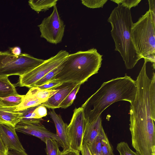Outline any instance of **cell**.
I'll return each instance as SVG.
<instances>
[{"label": "cell", "instance_id": "cell-1", "mask_svg": "<svg viewBox=\"0 0 155 155\" xmlns=\"http://www.w3.org/2000/svg\"><path fill=\"white\" fill-rule=\"evenodd\" d=\"M136 90L135 81L126 74L124 77L104 82L81 106L85 118L87 122L93 120L117 101H124L131 104L135 99Z\"/></svg>", "mask_w": 155, "mask_h": 155}, {"label": "cell", "instance_id": "cell-2", "mask_svg": "<svg viewBox=\"0 0 155 155\" xmlns=\"http://www.w3.org/2000/svg\"><path fill=\"white\" fill-rule=\"evenodd\" d=\"M111 25V34L115 49L120 53L127 69L133 68L142 57L134 44L131 30L133 22L131 11L118 5L112 11L108 20Z\"/></svg>", "mask_w": 155, "mask_h": 155}, {"label": "cell", "instance_id": "cell-3", "mask_svg": "<svg viewBox=\"0 0 155 155\" xmlns=\"http://www.w3.org/2000/svg\"><path fill=\"white\" fill-rule=\"evenodd\" d=\"M102 56L94 48L69 54L59 65L60 72L53 80L62 84H81L97 73L102 64Z\"/></svg>", "mask_w": 155, "mask_h": 155}, {"label": "cell", "instance_id": "cell-4", "mask_svg": "<svg viewBox=\"0 0 155 155\" xmlns=\"http://www.w3.org/2000/svg\"><path fill=\"white\" fill-rule=\"evenodd\" d=\"M131 34L135 48L143 58L155 54V25L149 10L133 23Z\"/></svg>", "mask_w": 155, "mask_h": 155}, {"label": "cell", "instance_id": "cell-5", "mask_svg": "<svg viewBox=\"0 0 155 155\" xmlns=\"http://www.w3.org/2000/svg\"><path fill=\"white\" fill-rule=\"evenodd\" d=\"M44 61L27 54L15 55L10 51H0V77L20 76L32 70Z\"/></svg>", "mask_w": 155, "mask_h": 155}, {"label": "cell", "instance_id": "cell-6", "mask_svg": "<svg viewBox=\"0 0 155 155\" xmlns=\"http://www.w3.org/2000/svg\"><path fill=\"white\" fill-rule=\"evenodd\" d=\"M69 54L66 51L61 50L55 56L44 60L40 65L29 71L20 76L18 85L29 88L45 74L57 67Z\"/></svg>", "mask_w": 155, "mask_h": 155}, {"label": "cell", "instance_id": "cell-7", "mask_svg": "<svg viewBox=\"0 0 155 155\" xmlns=\"http://www.w3.org/2000/svg\"><path fill=\"white\" fill-rule=\"evenodd\" d=\"M41 33L40 37L51 44H57L61 42L64 35L65 25L59 14L56 5L53 11L38 25Z\"/></svg>", "mask_w": 155, "mask_h": 155}, {"label": "cell", "instance_id": "cell-8", "mask_svg": "<svg viewBox=\"0 0 155 155\" xmlns=\"http://www.w3.org/2000/svg\"><path fill=\"white\" fill-rule=\"evenodd\" d=\"M87 123L82 108H75L67 127L70 148L80 152Z\"/></svg>", "mask_w": 155, "mask_h": 155}, {"label": "cell", "instance_id": "cell-9", "mask_svg": "<svg viewBox=\"0 0 155 155\" xmlns=\"http://www.w3.org/2000/svg\"><path fill=\"white\" fill-rule=\"evenodd\" d=\"M15 128L17 132L34 136L45 143L48 138L55 140L60 146L64 148L63 143L56 134L51 132L40 124H25L19 123Z\"/></svg>", "mask_w": 155, "mask_h": 155}, {"label": "cell", "instance_id": "cell-10", "mask_svg": "<svg viewBox=\"0 0 155 155\" xmlns=\"http://www.w3.org/2000/svg\"><path fill=\"white\" fill-rule=\"evenodd\" d=\"M15 127L0 124V137L8 150L25 151L16 134Z\"/></svg>", "mask_w": 155, "mask_h": 155}, {"label": "cell", "instance_id": "cell-11", "mask_svg": "<svg viewBox=\"0 0 155 155\" xmlns=\"http://www.w3.org/2000/svg\"><path fill=\"white\" fill-rule=\"evenodd\" d=\"M78 84L64 83L60 86L58 91L46 101L41 104L48 108H59V105L68 95Z\"/></svg>", "mask_w": 155, "mask_h": 155}, {"label": "cell", "instance_id": "cell-12", "mask_svg": "<svg viewBox=\"0 0 155 155\" xmlns=\"http://www.w3.org/2000/svg\"><path fill=\"white\" fill-rule=\"evenodd\" d=\"M49 114L55 124L56 134L63 144V151L70 148L67 131L68 125L64 122L61 116L57 114L54 110H50Z\"/></svg>", "mask_w": 155, "mask_h": 155}, {"label": "cell", "instance_id": "cell-13", "mask_svg": "<svg viewBox=\"0 0 155 155\" xmlns=\"http://www.w3.org/2000/svg\"><path fill=\"white\" fill-rule=\"evenodd\" d=\"M16 107L0 106V124L15 127L21 119L22 113L15 110Z\"/></svg>", "mask_w": 155, "mask_h": 155}, {"label": "cell", "instance_id": "cell-14", "mask_svg": "<svg viewBox=\"0 0 155 155\" xmlns=\"http://www.w3.org/2000/svg\"><path fill=\"white\" fill-rule=\"evenodd\" d=\"M103 128L101 116L92 120L87 121L84 135L83 144L84 143L88 144L91 143L99 134Z\"/></svg>", "mask_w": 155, "mask_h": 155}, {"label": "cell", "instance_id": "cell-15", "mask_svg": "<svg viewBox=\"0 0 155 155\" xmlns=\"http://www.w3.org/2000/svg\"><path fill=\"white\" fill-rule=\"evenodd\" d=\"M15 86L8 77H0V99L12 95L18 94Z\"/></svg>", "mask_w": 155, "mask_h": 155}, {"label": "cell", "instance_id": "cell-16", "mask_svg": "<svg viewBox=\"0 0 155 155\" xmlns=\"http://www.w3.org/2000/svg\"><path fill=\"white\" fill-rule=\"evenodd\" d=\"M58 0H30L28 1L31 8L37 12L48 10L56 5Z\"/></svg>", "mask_w": 155, "mask_h": 155}, {"label": "cell", "instance_id": "cell-17", "mask_svg": "<svg viewBox=\"0 0 155 155\" xmlns=\"http://www.w3.org/2000/svg\"><path fill=\"white\" fill-rule=\"evenodd\" d=\"M35 96L27 93L21 103L15 106L16 111H20L30 107H35L43 103Z\"/></svg>", "mask_w": 155, "mask_h": 155}, {"label": "cell", "instance_id": "cell-18", "mask_svg": "<svg viewBox=\"0 0 155 155\" xmlns=\"http://www.w3.org/2000/svg\"><path fill=\"white\" fill-rule=\"evenodd\" d=\"M58 90V89L42 90L38 87H34L30 88L27 93L35 96L44 103L56 93Z\"/></svg>", "mask_w": 155, "mask_h": 155}, {"label": "cell", "instance_id": "cell-19", "mask_svg": "<svg viewBox=\"0 0 155 155\" xmlns=\"http://www.w3.org/2000/svg\"><path fill=\"white\" fill-rule=\"evenodd\" d=\"M38 106L20 110L22 113V115L19 123L25 124H40L42 118H36L33 113Z\"/></svg>", "mask_w": 155, "mask_h": 155}, {"label": "cell", "instance_id": "cell-20", "mask_svg": "<svg viewBox=\"0 0 155 155\" xmlns=\"http://www.w3.org/2000/svg\"><path fill=\"white\" fill-rule=\"evenodd\" d=\"M25 95L18 94L11 95L0 99V106L12 107L18 105L22 102Z\"/></svg>", "mask_w": 155, "mask_h": 155}, {"label": "cell", "instance_id": "cell-21", "mask_svg": "<svg viewBox=\"0 0 155 155\" xmlns=\"http://www.w3.org/2000/svg\"><path fill=\"white\" fill-rule=\"evenodd\" d=\"M103 128L99 134L95 137L93 141L89 144L87 143L91 152L96 155H102L101 142L102 138Z\"/></svg>", "mask_w": 155, "mask_h": 155}, {"label": "cell", "instance_id": "cell-22", "mask_svg": "<svg viewBox=\"0 0 155 155\" xmlns=\"http://www.w3.org/2000/svg\"><path fill=\"white\" fill-rule=\"evenodd\" d=\"M45 143L47 155H60L61 152L59 150L58 144L56 140L48 138L46 139Z\"/></svg>", "mask_w": 155, "mask_h": 155}, {"label": "cell", "instance_id": "cell-23", "mask_svg": "<svg viewBox=\"0 0 155 155\" xmlns=\"http://www.w3.org/2000/svg\"><path fill=\"white\" fill-rule=\"evenodd\" d=\"M61 68L59 65L45 74L36 82L33 87H37L53 80L55 76L59 72Z\"/></svg>", "mask_w": 155, "mask_h": 155}, {"label": "cell", "instance_id": "cell-24", "mask_svg": "<svg viewBox=\"0 0 155 155\" xmlns=\"http://www.w3.org/2000/svg\"><path fill=\"white\" fill-rule=\"evenodd\" d=\"M81 85L78 84L76 85L60 104L59 108H66L72 104Z\"/></svg>", "mask_w": 155, "mask_h": 155}, {"label": "cell", "instance_id": "cell-25", "mask_svg": "<svg viewBox=\"0 0 155 155\" xmlns=\"http://www.w3.org/2000/svg\"><path fill=\"white\" fill-rule=\"evenodd\" d=\"M101 151L102 155H114L112 147L104 130L102 131Z\"/></svg>", "mask_w": 155, "mask_h": 155}, {"label": "cell", "instance_id": "cell-26", "mask_svg": "<svg viewBox=\"0 0 155 155\" xmlns=\"http://www.w3.org/2000/svg\"><path fill=\"white\" fill-rule=\"evenodd\" d=\"M116 149L120 153V155H140L137 152H134L129 147L127 143L122 141L118 143Z\"/></svg>", "mask_w": 155, "mask_h": 155}, {"label": "cell", "instance_id": "cell-27", "mask_svg": "<svg viewBox=\"0 0 155 155\" xmlns=\"http://www.w3.org/2000/svg\"><path fill=\"white\" fill-rule=\"evenodd\" d=\"M107 0H82L81 3L87 7L92 8H102Z\"/></svg>", "mask_w": 155, "mask_h": 155}, {"label": "cell", "instance_id": "cell-28", "mask_svg": "<svg viewBox=\"0 0 155 155\" xmlns=\"http://www.w3.org/2000/svg\"><path fill=\"white\" fill-rule=\"evenodd\" d=\"M111 1L130 9L137 6L141 0H114Z\"/></svg>", "mask_w": 155, "mask_h": 155}, {"label": "cell", "instance_id": "cell-29", "mask_svg": "<svg viewBox=\"0 0 155 155\" xmlns=\"http://www.w3.org/2000/svg\"><path fill=\"white\" fill-rule=\"evenodd\" d=\"M62 84H63L59 81L54 79L37 87L42 90L54 89Z\"/></svg>", "mask_w": 155, "mask_h": 155}, {"label": "cell", "instance_id": "cell-30", "mask_svg": "<svg viewBox=\"0 0 155 155\" xmlns=\"http://www.w3.org/2000/svg\"><path fill=\"white\" fill-rule=\"evenodd\" d=\"M36 119H41L45 116L47 114L46 107L41 104L38 106L33 112Z\"/></svg>", "mask_w": 155, "mask_h": 155}, {"label": "cell", "instance_id": "cell-31", "mask_svg": "<svg viewBox=\"0 0 155 155\" xmlns=\"http://www.w3.org/2000/svg\"><path fill=\"white\" fill-rule=\"evenodd\" d=\"M149 4L150 12V16L153 24L155 25V0H148Z\"/></svg>", "mask_w": 155, "mask_h": 155}, {"label": "cell", "instance_id": "cell-32", "mask_svg": "<svg viewBox=\"0 0 155 155\" xmlns=\"http://www.w3.org/2000/svg\"><path fill=\"white\" fill-rule=\"evenodd\" d=\"M80 152H81L82 155H96L91 152L86 143L82 144Z\"/></svg>", "mask_w": 155, "mask_h": 155}, {"label": "cell", "instance_id": "cell-33", "mask_svg": "<svg viewBox=\"0 0 155 155\" xmlns=\"http://www.w3.org/2000/svg\"><path fill=\"white\" fill-rule=\"evenodd\" d=\"M80 152L78 151L69 148L65 151L61 152L60 155H80Z\"/></svg>", "mask_w": 155, "mask_h": 155}, {"label": "cell", "instance_id": "cell-34", "mask_svg": "<svg viewBox=\"0 0 155 155\" xmlns=\"http://www.w3.org/2000/svg\"><path fill=\"white\" fill-rule=\"evenodd\" d=\"M8 148L4 145L0 137V155H8Z\"/></svg>", "mask_w": 155, "mask_h": 155}, {"label": "cell", "instance_id": "cell-35", "mask_svg": "<svg viewBox=\"0 0 155 155\" xmlns=\"http://www.w3.org/2000/svg\"><path fill=\"white\" fill-rule=\"evenodd\" d=\"M10 51L15 55H19L21 54L20 48L18 47H14L10 49Z\"/></svg>", "mask_w": 155, "mask_h": 155}, {"label": "cell", "instance_id": "cell-36", "mask_svg": "<svg viewBox=\"0 0 155 155\" xmlns=\"http://www.w3.org/2000/svg\"><path fill=\"white\" fill-rule=\"evenodd\" d=\"M8 155H28L25 151L23 152L10 150L8 152Z\"/></svg>", "mask_w": 155, "mask_h": 155}, {"label": "cell", "instance_id": "cell-37", "mask_svg": "<svg viewBox=\"0 0 155 155\" xmlns=\"http://www.w3.org/2000/svg\"></svg>", "mask_w": 155, "mask_h": 155}]
</instances>
